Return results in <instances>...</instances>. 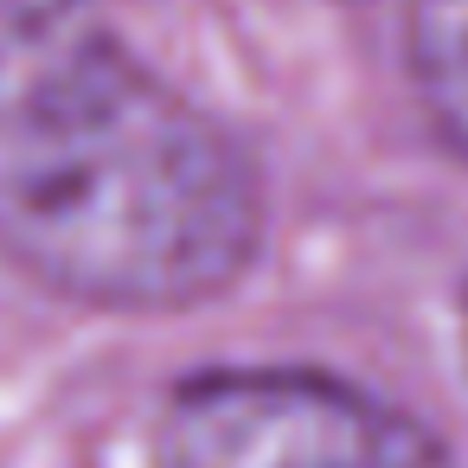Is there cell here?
<instances>
[{
	"label": "cell",
	"instance_id": "obj_1",
	"mask_svg": "<svg viewBox=\"0 0 468 468\" xmlns=\"http://www.w3.org/2000/svg\"><path fill=\"white\" fill-rule=\"evenodd\" d=\"M263 180L154 78L103 0H0V244L103 308H193L244 276Z\"/></svg>",
	"mask_w": 468,
	"mask_h": 468
},
{
	"label": "cell",
	"instance_id": "obj_2",
	"mask_svg": "<svg viewBox=\"0 0 468 468\" xmlns=\"http://www.w3.org/2000/svg\"><path fill=\"white\" fill-rule=\"evenodd\" d=\"M148 468H455L404 410L282 366L199 372L148 423Z\"/></svg>",
	"mask_w": 468,
	"mask_h": 468
},
{
	"label": "cell",
	"instance_id": "obj_3",
	"mask_svg": "<svg viewBox=\"0 0 468 468\" xmlns=\"http://www.w3.org/2000/svg\"><path fill=\"white\" fill-rule=\"evenodd\" d=\"M410 71L436 129L468 154V0H410Z\"/></svg>",
	"mask_w": 468,
	"mask_h": 468
},
{
	"label": "cell",
	"instance_id": "obj_4",
	"mask_svg": "<svg viewBox=\"0 0 468 468\" xmlns=\"http://www.w3.org/2000/svg\"><path fill=\"white\" fill-rule=\"evenodd\" d=\"M462 353H468V308H462Z\"/></svg>",
	"mask_w": 468,
	"mask_h": 468
}]
</instances>
